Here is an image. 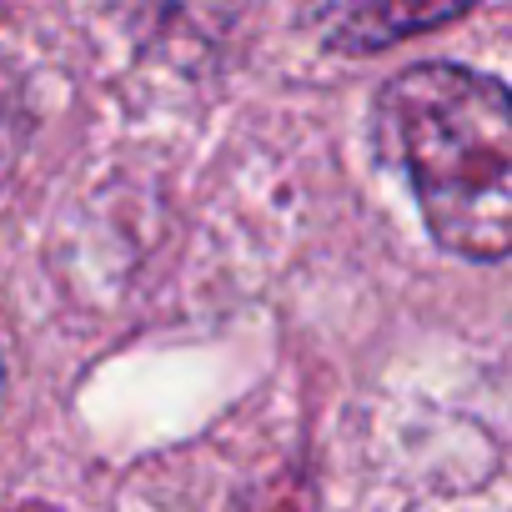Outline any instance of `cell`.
<instances>
[{"label":"cell","instance_id":"cell-1","mask_svg":"<svg viewBox=\"0 0 512 512\" xmlns=\"http://www.w3.org/2000/svg\"><path fill=\"white\" fill-rule=\"evenodd\" d=\"M382 151L407 171L427 231L467 256L502 262L512 246V106L502 81L422 61L377 101Z\"/></svg>","mask_w":512,"mask_h":512},{"label":"cell","instance_id":"cell-2","mask_svg":"<svg viewBox=\"0 0 512 512\" xmlns=\"http://www.w3.org/2000/svg\"><path fill=\"white\" fill-rule=\"evenodd\" d=\"M467 6H417V11H332L322 16V26L332 31V46H347V51H377L387 46L392 36L402 31H432V26H447L457 21Z\"/></svg>","mask_w":512,"mask_h":512},{"label":"cell","instance_id":"cell-3","mask_svg":"<svg viewBox=\"0 0 512 512\" xmlns=\"http://www.w3.org/2000/svg\"><path fill=\"white\" fill-rule=\"evenodd\" d=\"M0 392H6V377H0Z\"/></svg>","mask_w":512,"mask_h":512}]
</instances>
